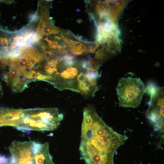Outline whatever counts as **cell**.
Wrapping results in <instances>:
<instances>
[{"label":"cell","instance_id":"obj_1","mask_svg":"<svg viewBox=\"0 0 164 164\" xmlns=\"http://www.w3.org/2000/svg\"><path fill=\"white\" fill-rule=\"evenodd\" d=\"M127 138L108 126L98 115L83 119L80 150L84 159L114 153Z\"/></svg>","mask_w":164,"mask_h":164},{"label":"cell","instance_id":"obj_2","mask_svg":"<svg viewBox=\"0 0 164 164\" xmlns=\"http://www.w3.org/2000/svg\"><path fill=\"white\" fill-rule=\"evenodd\" d=\"M63 117L54 108L22 109L16 128L22 131H53L57 128Z\"/></svg>","mask_w":164,"mask_h":164},{"label":"cell","instance_id":"obj_3","mask_svg":"<svg viewBox=\"0 0 164 164\" xmlns=\"http://www.w3.org/2000/svg\"><path fill=\"white\" fill-rule=\"evenodd\" d=\"M145 91L144 85L140 78H121L116 88L119 105L124 107L138 108Z\"/></svg>","mask_w":164,"mask_h":164},{"label":"cell","instance_id":"obj_4","mask_svg":"<svg viewBox=\"0 0 164 164\" xmlns=\"http://www.w3.org/2000/svg\"><path fill=\"white\" fill-rule=\"evenodd\" d=\"M150 95L149 107L146 112V118L152 122L158 130L164 127V88L148 86Z\"/></svg>","mask_w":164,"mask_h":164},{"label":"cell","instance_id":"obj_5","mask_svg":"<svg viewBox=\"0 0 164 164\" xmlns=\"http://www.w3.org/2000/svg\"><path fill=\"white\" fill-rule=\"evenodd\" d=\"M82 70L80 66L74 64L65 66L60 62L57 72L49 83L60 90L67 89L77 92V76Z\"/></svg>","mask_w":164,"mask_h":164},{"label":"cell","instance_id":"obj_6","mask_svg":"<svg viewBox=\"0 0 164 164\" xmlns=\"http://www.w3.org/2000/svg\"><path fill=\"white\" fill-rule=\"evenodd\" d=\"M36 142L29 141H14L9 147L12 158V164H33Z\"/></svg>","mask_w":164,"mask_h":164},{"label":"cell","instance_id":"obj_7","mask_svg":"<svg viewBox=\"0 0 164 164\" xmlns=\"http://www.w3.org/2000/svg\"><path fill=\"white\" fill-rule=\"evenodd\" d=\"M77 81V92L85 97L93 96L98 89L97 79L89 77L84 70L78 74Z\"/></svg>","mask_w":164,"mask_h":164},{"label":"cell","instance_id":"obj_8","mask_svg":"<svg viewBox=\"0 0 164 164\" xmlns=\"http://www.w3.org/2000/svg\"><path fill=\"white\" fill-rule=\"evenodd\" d=\"M22 109H0V126H10L16 128L22 115Z\"/></svg>","mask_w":164,"mask_h":164},{"label":"cell","instance_id":"obj_9","mask_svg":"<svg viewBox=\"0 0 164 164\" xmlns=\"http://www.w3.org/2000/svg\"><path fill=\"white\" fill-rule=\"evenodd\" d=\"M33 163V164H54L49 153L48 143H36Z\"/></svg>","mask_w":164,"mask_h":164},{"label":"cell","instance_id":"obj_10","mask_svg":"<svg viewBox=\"0 0 164 164\" xmlns=\"http://www.w3.org/2000/svg\"><path fill=\"white\" fill-rule=\"evenodd\" d=\"M65 42L67 43L69 49L73 54L75 55H82L85 52L89 53L90 48L83 43L79 41L65 39Z\"/></svg>","mask_w":164,"mask_h":164},{"label":"cell","instance_id":"obj_11","mask_svg":"<svg viewBox=\"0 0 164 164\" xmlns=\"http://www.w3.org/2000/svg\"><path fill=\"white\" fill-rule=\"evenodd\" d=\"M43 32L45 34H49L57 32L58 29L51 26L45 25L43 28Z\"/></svg>","mask_w":164,"mask_h":164},{"label":"cell","instance_id":"obj_12","mask_svg":"<svg viewBox=\"0 0 164 164\" xmlns=\"http://www.w3.org/2000/svg\"><path fill=\"white\" fill-rule=\"evenodd\" d=\"M8 64L7 58L0 57V67H5Z\"/></svg>","mask_w":164,"mask_h":164},{"label":"cell","instance_id":"obj_13","mask_svg":"<svg viewBox=\"0 0 164 164\" xmlns=\"http://www.w3.org/2000/svg\"><path fill=\"white\" fill-rule=\"evenodd\" d=\"M8 41L7 39L5 38H0V44L2 45H3L5 44H8Z\"/></svg>","mask_w":164,"mask_h":164},{"label":"cell","instance_id":"obj_14","mask_svg":"<svg viewBox=\"0 0 164 164\" xmlns=\"http://www.w3.org/2000/svg\"><path fill=\"white\" fill-rule=\"evenodd\" d=\"M6 159L4 155L0 154V164H2L6 162Z\"/></svg>","mask_w":164,"mask_h":164},{"label":"cell","instance_id":"obj_15","mask_svg":"<svg viewBox=\"0 0 164 164\" xmlns=\"http://www.w3.org/2000/svg\"><path fill=\"white\" fill-rule=\"evenodd\" d=\"M2 164H9V163H7V162H5V163H3Z\"/></svg>","mask_w":164,"mask_h":164},{"label":"cell","instance_id":"obj_16","mask_svg":"<svg viewBox=\"0 0 164 164\" xmlns=\"http://www.w3.org/2000/svg\"><path fill=\"white\" fill-rule=\"evenodd\" d=\"M1 89V85H0V90Z\"/></svg>","mask_w":164,"mask_h":164}]
</instances>
